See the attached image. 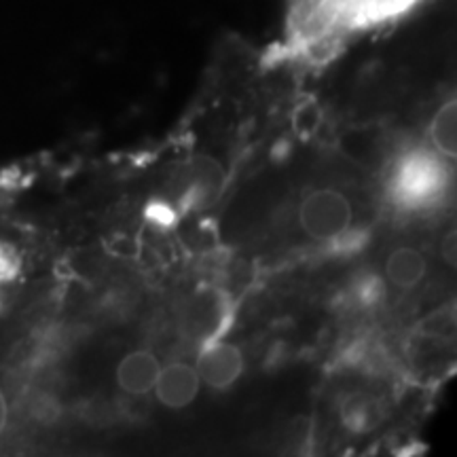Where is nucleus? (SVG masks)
Instances as JSON below:
<instances>
[{"mask_svg": "<svg viewBox=\"0 0 457 457\" xmlns=\"http://www.w3.org/2000/svg\"><path fill=\"white\" fill-rule=\"evenodd\" d=\"M421 0H290L293 55L318 60L352 34L398 20Z\"/></svg>", "mask_w": 457, "mask_h": 457, "instance_id": "nucleus-1", "label": "nucleus"}, {"mask_svg": "<svg viewBox=\"0 0 457 457\" xmlns=\"http://www.w3.org/2000/svg\"><path fill=\"white\" fill-rule=\"evenodd\" d=\"M301 228L316 242H333L352 228L353 208L350 199L337 188L312 191L299 208Z\"/></svg>", "mask_w": 457, "mask_h": 457, "instance_id": "nucleus-2", "label": "nucleus"}, {"mask_svg": "<svg viewBox=\"0 0 457 457\" xmlns=\"http://www.w3.org/2000/svg\"><path fill=\"white\" fill-rule=\"evenodd\" d=\"M244 367L245 364L242 350L227 341L210 343L199 353V360L195 364L202 386L212 387V390H228L242 377Z\"/></svg>", "mask_w": 457, "mask_h": 457, "instance_id": "nucleus-3", "label": "nucleus"}, {"mask_svg": "<svg viewBox=\"0 0 457 457\" xmlns=\"http://www.w3.org/2000/svg\"><path fill=\"white\" fill-rule=\"evenodd\" d=\"M199 390H202V379L195 367L187 362H170L168 367L159 370L153 394L163 407L182 411L195 403Z\"/></svg>", "mask_w": 457, "mask_h": 457, "instance_id": "nucleus-4", "label": "nucleus"}, {"mask_svg": "<svg viewBox=\"0 0 457 457\" xmlns=\"http://www.w3.org/2000/svg\"><path fill=\"white\" fill-rule=\"evenodd\" d=\"M159 370H162V362L155 353L136 350L121 358L114 377H117V386L121 387V392L129 396H146L157 384Z\"/></svg>", "mask_w": 457, "mask_h": 457, "instance_id": "nucleus-5", "label": "nucleus"}, {"mask_svg": "<svg viewBox=\"0 0 457 457\" xmlns=\"http://www.w3.org/2000/svg\"><path fill=\"white\" fill-rule=\"evenodd\" d=\"M225 174L216 159L195 157L187 170V199L195 205H210L219 199Z\"/></svg>", "mask_w": 457, "mask_h": 457, "instance_id": "nucleus-6", "label": "nucleus"}, {"mask_svg": "<svg viewBox=\"0 0 457 457\" xmlns=\"http://www.w3.org/2000/svg\"><path fill=\"white\" fill-rule=\"evenodd\" d=\"M428 261L417 248H396L386 261V278L396 288L411 290L426 278Z\"/></svg>", "mask_w": 457, "mask_h": 457, "instance_id": "nucleus-7", "label": "nucleus"}, {"mask_svg": "<svg viewBox=\"0 0 457 457\" xmlns=\"http://www.w3.org/2000/svg\"><path fill=\"white\" fill-rule=\"evenodd\" d=\"M430 140L434 151L445 159L457 157V104L451 98L438 108L430 125Z\"/></svg>", "mask_w": 457, "mask_h": 457, "instance_id": "nucleus-8", "label": "nucleus"}, {"mask_svg": "<svg viewBox=\"0 0 457 457\" xmlns=\"http://www.w3.org/2000/svg\"><path fill=\"white\" fill-rule=\"evenodd\" d=\"M441 253H443V261L447 262V265L453 267L455 261H457V242H455V231H449L447 236L443 239V245H441Z\"/></svg>", "mask_w": 457, "mask_h": 457, "instance_id": "nucleus-9", "label": "nucleus"}]
</instances>
